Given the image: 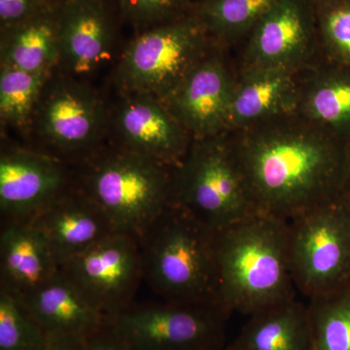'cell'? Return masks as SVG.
<instances>
[{
	"label": "cell",
	"instance_id": "f546056e",
	"mask_svg": "<svg viewBox=\"0 0 350 350\" xmlns=\"http://www.w3.org/2000/svg\"><path fill=\"white\" fill-rule=\"evenodd\" d=\"M42 350H90L89 340L64 335H46Z\"/></svg>",
	"mask_w": 350,
	"mask_h": 350
},
{
	"label": "cell",
	"instance_id": "5b68a950",
	"mask_svg": "<svg viewBox=\"0 0 350 350\" xmlns=\"http://www.w3.org/2000/svg\"><path fill=\"white\" fill-rule=\"evenodd\" d=\"M217 232L257 213L227 133L193 139L172 169V202Z\"/></svg>",
	"mask_w": 350,
	"mask_h": 350
},
{
	"label": "cell",
	"instance_id": "30bf717a",
	"mask_svg": "<svg viewBox=\"0 0 350 350\" xmlns=\"http://www.w3.org/2000/svg\"><path fill=\"white\" fill-rule=\"evenodd\" d=\"M239 46L238 72L306 70L322 59L313 0H280Z\"/></svg>",
	"mask_w": 350,
	"mask_h": 350
},
{
	"label": "cell",
	"instance_id": "9c48e42d",
	"mask_svg": "<svg viewBox=\"0 0 350 350\" xmlns=\"http://www.w3.org/2000/svg\"><path fill=\"white\" fill-rule=\"evenodd\" d=\"M59 271L96 310L110 319L135 304L144 282L139 241L113 232L64 262Z\"/></svg>",
	"mask_w": 350,
	"mask_h": 350
},
{
	"label": "cell",
	"instance_id": "4dcf8cb0",
	"mask_svg": "<svg viewBox=\"0 0 350 350\" xmlns=\"http://www.w3.org/2000/svg\"><path fill=\"white\" fill-rule=\"evenodd\" d=\"M89 345L90 350H130L115 337L107 323L100 331L89 338Z\"/></svg>",
	"mask_w": 350,
	"mask_h": 350
},
{
	"label": "cell",
	"instance_id": "4fadbf2b",
	"mask_svg": "<svg viewBox=\"0 0 350 350\" xmlns=\"http://www.w3.org/2000/svg\"><path fill=\"white\" fill-rule=\"evenodd\" d=\"M105 122V109L96 94L75 82L56 83L39 107V133L48 144L66 154L91 150L100 139Z\"/></svg>",
	"mask_w": 350,
	"mask_h": 350
},
{
	"label": "cell",
	"instance_id": "7402d4cb",
	"mask_svg": "<svg viewBox=\"0 0 350 350\" xmlns=\"http://www.w3.org/2000/svg\"><path fill=\"white\" fill-rule=\"evenodd\" d=\"M231 345L236 350H312L308 305L294 299L251 315Z\"/></svg>",
	"mask_w": 350,
	"mask_h": 350
},
{
	"label": "cell",
	"instance_id": "7c38bea8",
	"mask_svg": "<svg viewBox=\"0 0 350 350\" xmlns=\"http://www.w3.org/2000/svg\"><path fill=\"white\" fill-rule=\"evenodd\" d=\"M73 186L62 159L25 149H5L0 157L2 221L31 222Z\"/></svg>",
	"mask_w": 350,
	"mask_h": 350
},
{
	"label": "cell",
	"instance_id": "44dd1931",
	"mask_svg": "<svg viewBox=\"0 0 350 350\" xmlns=\"http://www.w3.org/2000/svg\"><path fill=\"white\" fill-rule=\"evenodd\" d=\"M59 5L50 2L24 22L1 29V68L51 72L59 62Z\"/></svg>",
	"mask_w": 350,
	"mask_h": 350
},
{
	"label": "cell",
	"instance_id": "d6986e66",
	"mask_svg": "<svg viewBox=\"0 0 350 350\" xmlns=\"http://www.w3.org/2000/svg\"><path fill=\"white\" fill-rule=\"evenodd\" d=\"M296 115L347 142L350 68L320 59L304 70Z\"/></svg>",
	"mask_w": 350,
	"mask_h": 350
},
{
	"label": "cell",
	"instance_id": "8fae6325",
	"mask_svg": "<svg viewBox=\"0 0 350 350\" xmlns=\"http://www.w3.org/2000/svg\"><path fill=\"white\" fill-rule=\"evenodd\" d=\"M214 46L174 91L161 100L193 139L227 133L236 66Z\"/></svg>",
	"mask_w": 350,
	"mask_h": 350
},
{
	"label": "cell",
	"instance_id": "ba28073f",
	"mask_svg": "<svg viewBox=\"0 0 350 350\" xmlns=\"http://www.w3.org/2000/svg\"><path fill=\"white\" fill-rule=\"evenodd\" d=\"M230 315L218 306L162 301L133 304L107 326L130 350H224Z\"/></svg>",
	"mask_w": 350,
	"mask_h": 350
},
{
	"label": "cell",
	"instance_id": "836d02e7",
	"mask_svg": "<svg viewBox=\"0 0 350 350\" xmlns=\"http://www.w3.org/2000/svg\"><path fill=\"white\" fill-rule=\"evenodd\" d=\"M224 350H236L234 349V347H232V345H230V347H226Z\"/></svg>",
	"mask_w": 350,
	"mask_h": 350
},
{
	"label": "cell",
	"instance_id": "603a6c76",
	"mask_svg": "<svg viewBox=\"0 0 350 350\" xmlns=\"http://www.w3.org/2000/svg\"><path fill=\"white\" fill-rule=\"evenodd\" d=\"M280 0H194L191 14L216 45L239 46Z\"/></svg>",
	"mask_w": 350,
	"mask_h": 350
},
{
	"label": "cell",
	"instance_id": "4316f807",
	"mask_svg": "<svg viewBox=\"0 0 350 350\" xmlns=\"http://www.w3.org/2000/svg\"><path fill=\"white\" fill-rule=\"evenodd\" d=\"M46 337L22 299L0 288V350H42Z\"/></svg>",
	"mask_w": 350,
	"mask_h": 350
},
{
	"label": "cell",
	"instance_id": "9a60e30c",
	"mask_svg": "<svg viewBox=\"0 0 350 350\" xmlns=\"http://www.w3.org/2000/svg\"><path fill=\"white\" fill-rule=\"evenodd\" d=\"M27 223L43 234L59 268L117 232L100 207L76 186Z\"/></svg>",
	"mask_w": 350,
	"mask_h": 350
},
{
	"label": "cell",
	"instance_id": "d6a6232c",
	"mask_svg": "<svg viewBox=\"0 0 350 350\" xmlns=\"http://www.w3.org/2000/svg\"><path fill=\"white\" fill-rule=\"evenodd\" d=\"M49 2H52V3H62V2L68 1V0H48Z\"/></svg>",
	"mask_w": 350,
	"mask_h": 350
},
{
	"label": "cell",
	"instance_id": "1f68e13d",
	"mask_svg": "<svg viewBox=\"0 0 350 350\" xmlns=\"http://www.w3.org/2000/svg\"><path fill=\"white\" fill-rule=\"evenodd\" d=\"M347 178H345V193L350 196V138L347 142Z\"/></svg>",
	"mask_w": 350,
	"mask_h": 350
},
{
	"label": "cell",
	"instance_id": "d4e9b609",
	"mask_svg": "<svg viewBox=\"0 0 350 350\" xmlns=\"http://www.w3.org/2000/svg\"><path fill=\"white\" fill-rule=\"evenodd\" d=\"M50 72H29L1 68L0 115L2 121L17 128L29 123L34 108L42 98Z\"/></svg>",
	"mask_w": 350,
	"mask_h": 350
},
{
	"label": "cell",
	"instance_id": "3957f363",
	"mask_svg": "<svg viewBox=\"0 0 350 350\" xmlns=\"http://www.w3.org/2000/svg\"><path fill=\"white\" fill-rule=\"evenodd\" d=\"M215 232L172 204L142 237L144 280L161 301L223 308Z\"/></svg>",
	"mask_w": 350,
	"mask_h": 350
},
{
	"label": "cell",
	"instance_id": "8992f818",
	"mask_svg": "<svg viewBox=\"0 0 350 350\" xmlns=\"http://www.w3.org/2000/svg\"><path fill=\"white\" fill-rule=\"evenodd\" d=\"M287 223L297 291L312 301L350 284V196H338Z\"/></svg>",
	"mask_w": 350,
	"mask_h": 350
},
{
	"label": "cell",
	"instance_id": "277c9868",
	"mask_svg": "<svg viewBox=\"0 0 350 350\" xmlns=\"http://www.w3.org/2000/svg\"><path fill=\"white\" fill-rule=\"evenodd\" d=\"M81 163L76 187L117 232L139 241L172 204L174 167L120 147L92 153Z\"/></svg>",
	"mask_w": 350,
	"mask_h": 350
},
{
	"label": "cell",
	"instance_id": "ac0fdd59",
	"mask_svg": "<svg viewBox=\"0 0 350 350\" xmlns=\"http://www.w3.org/2000/svg\"><path fill=\"white\" fill-rule=\"evenodd\" d=\"M59 273L49 244L36 227L27 222L2 221L0 288L22 298Z\"/></svg>",
	"mask_w": 350,
	"mask_h": 350
},
{
	"label": "cell",
	"instance_id": "6da1fadb",
	"mask_svg": "<svg viewBox=\"0 0 350 350\" xmlns=\"http://www.w3.org/2000/svg\"><path fill=\"white\" fill-rule=\"evenodd\" d=\"M227 135L257 213L288 221L345 194L347 142L298 115Z\"/></svg>",
	"mask_w": 350,
	"mask_h": 350
},
{
	"label": "cell",
	"instance_id": "f1b7e54d",
	"mask_svg": "<svg viewBox=\"0 0 350 350\" xmlns=\"http://www.w3.org/2000/svg\"><path fill=\"white\" fill-rule=\"evenodd\" d=\"M48 3H50L48 0H0L1 29L24 22Z\"/></svg>",
	"mask_w": 350,
	"mask_h": 350
},
{
	"label": "cell",
	"instance_id": "5bb4252c",
	"mask_svg": "<svg viewBox=\"0 0 350 350\" xmlns=\"http://www.w3.org/2000/svg\"><path fill=\"white\" fill-rule=\"evenodd\" d=\"M118 147L175 167L187 153L193 138L162 101L130 94L116 115Z\"/></svg>",
	"mask_w": 350,
	"mask_h": 350
},
{
	"label": "cell",
	"instance_id": "2e32d148",
	"mask_svg": "<svg viewBox=\"0 0 350 350\" xmlns=\"http://www.w3.org/2000/svg\"><path fill=\"white\" fill-rule=\"evenodd\" d=\"M114 27L105 0H68L59 5V62L75 75H91L111 51Z\"/></svg>",
	"mask_w": 350,
	"mask_h": 350
},
{
	"label": "cell",
	"instance_id": "e0dca14e",
	"mask_svg": "<svg viewBox=\"0 0 350 350\" xmlns=\"http://www.w3.org/2000/svg\"><path fill=\"white\" fill-rule=\"evenodd\" d=\"M301 72L269 69L237 71L227 133L296 114Z\"/></svg>",
	"mask_w": 350,
	"mask_h": 350
},
{
	"label": "cell",
	"instance_id": "cb8c5ba5",
	"mask_svg": "<svg viewBox=\"0 0 350 350\" xmlns=\"http://www.w3.org/2000/svg\"><path fill=\"white\" fill-rule=\"evenodd\" d=\"M312 350H350V284L308 301Z\"/></svg>",
	"mask_w": 350,
	"mask_h": 350
},
{
	"label": "cell",
	"instance_id": "ffe728a7",
	"mask_svg": "<svg viewBox=\"0 0 350 350\" xmlns=\"http://www.w3.org/2000/svg\"><path fill=\"white\" fill-rule=\"evenodd\" d=\"M21 299L46 335L89 340L107 323V317L96 310L61 271L49 282Z\"/></svg>",
	"mask_w": 350,
	"mask_h": 350
},
{
	"label": "cell",
	"instance_id": "484cf974",
	"mask_svg": "<svg viewBox=\"0 0 350 350\" xmlns=\"http://www.w3.org/2000/svg\"><path fill=\"white\" fill-rule=\"evenodd\" d=\"M322 59L350 68V0H313Z\"/></svg>",
	"mask_w": 350,
	"mask_h": 350
},
{
	"label": "cell",
	"instance_id": "52a82bcc",
	"mask_svg": "<svg viewBox=\"0 0 350 350\" xmlns=\"http://www.w3.org/2000/svg\"><path fill=\"white\" fill-rule=\"evenodd\" d=\"M214 46L213 39L190 13L139 32L120 62V81L130 94L165 100Z\"/></svg>",
	"mask_w": 350,
	"mask_h": 350
},
{
	"label": "cell",
	"instance_id": "7a4b0ae2",
	"mask_svg": "<svg viewBox=\"0 0 350 350\" xmlns=\"http://www.w3.org/2000/svg\"><path fill=\"white\" fill-rule=\"evenodd\" d=\"M220 304L230 313L256 314L296 299L288 223L254 213L215 232Z\"/></svg>",
	"mask_w": 350,
	"mask_h": 350
},
{
	"label": "cell",
	"instance_id": "83f0119b",
	"mask_svg": "<svg viewBox=\"0 0 350 350\" xmlns=\"http://www.w3.org/2000/svg\"><path fill=\"white\" fill-rule=\"evenodd\" d=\"M120 15L139 32L174 22L191 13L194 0H116Z\"/></svg>",
	"mask_w": 350,
	"mask_h": 350
}]
</instances>
